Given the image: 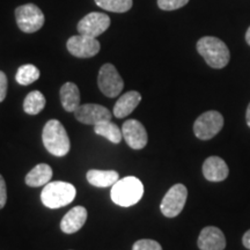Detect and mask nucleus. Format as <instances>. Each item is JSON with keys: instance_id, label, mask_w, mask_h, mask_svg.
<instances>
[{"instance_id": "nucleus-1", "label": "nucleus", "mask_w": 250, "mask_h": 250, "mask_svg": "<svg viewBox=\"0 0 250 250\" xmlns=\"http://www.w3.org/2000/svg\"><path fill=\"white\" fill-rule=\"evenodd\" d=\"M197 51L205 59L208 66L213 68H224L230 58L227 45L213 36L202 37L197 42Z\"/></svg>"}, {"instance_id": "nucleus-2", "label": "nucleus", "mask_w": 250, "mask_h": 250, "mask_svg": "<svg viewBox=\"0 0 250 250\" xmlns=\"http://www.w3.org/2000/svg\"><path fill=\"white\" fill-rule=\"evenodd\" d=\"M111 199L122 208H129L137 204L144 195L142 181L134 176H127L118 180L111 188Z\"/></svg>"}, {"instance_id": "nucleus-3", "label": "nucleus", "mask_w": 250, "mask_h": 250, "mask_svg": "<svg viewBox=\"0 0 250 250\" xmlns=\"http://www.w3.org/2000/svg\"><path fill=\"white\" fill-rule=\"evenodd\" d=\"M42 139L46 151L55 156L66 155L71 148L70 138L64 125L57 120H51L45 124Z\"/></svg>"}, {"instance_id": "nucleus-4", "label": "nucleus", "mask_w": 250, "mask_h": 250, "mask_svg": "<svg viewBox=\"0 0 250 250\" xmlns=\"http://www.w3.org/2000/svg\"><path fill=\"white\" fill-rule=\"evenodd\" d=\"M77 195L74 186L67 182H49L43 188L41 201L49 208H59L71 204Z\"/></svg>"}, {"instance_id": "nucleus-5", "label": "nucleus", "mask_w": 250, "mask_h": 250, "mask_svg": "<svg viewBox=\"0 0 250 250\" xmlns=\"http://www.w3.org/2000/svg\"><path fill=\"white\" fill-rule=\"evenodd\" d=\"M15 19L18 27L23 33L31 34L40 30L44 24V14L41 11L39 6L35 4H26L19 6L15 9Z\"/></svg>"}, {"instance_id": "nucleus-6", "label": "nucleus", "mask_w": 250, "mask_h": 250, "mask_svg": "<svg viewBox=\"0 0 250 250\" xmlns=\"http://www.w3.org/2000/svg\"><path fill=\"white\" fill-rule=\"evenodd\" d=\"M224 126V117L215 110L206 111L197 118L193 124V132L201 140L212 139L220 132Z\"/></svg>"}, {"instance_id": "nucleus-7", "label": "nucleus", "mask_w": 250, "mask_h": 250, "mask_svg": "<svg viewBox=\"0 0 250 250\" xmlns=\"http://www.w3.org/2000/svg\"><path fill=\"white\" fill-rule=\"evenodd\" d=\"M99 88L108 98H116L124 87V81L112 64H104L99 72Z\"/></svg>"}, {"instance_id": "nucleus-8", "label": "nucleus", "mask_w": 250, "mask_h": 250, "mask_svg": "<svg viewBox=\"0 0 250 250\" xmlns=\"http://www.w3.org/2000/svg\"><path fill=\"white\" fill-rule=\"evenodd\" d=\"M188 190L183 184H175L168 190L162 199L160 208L162 214L167 218H175L182 212L186 205Z\"/></svg>"}, {"instance_id": "nucleus-9", "label": "nucleus", "mask_w": 250, "mask_h": 250, "mask_svg": "<svg viewBox=\"0 0 250 250\" xmlns=\"http://www.w3.org/2000/svg\"><path fill=\"white\" fill-rule=\"evenodd\" d=\"M66 48L72 56L78 58H90L99 54L101 45L95 37L76 35L68 39Z\"/></svg>"}, {"instance_id": "nucleus-10", "label": "nucleus", "mask_w": 250, "mask_h": 250, "mask_svg": "<svg viewBox=\"0 0 250 250\" xmlns=\"http://www.w3.org/2000/svg\"><path fill=\"white\" fill-rule=\"evenodd\" d=\"M110 27V18L104 13L92 12L83 17L78 23V31L81 35L98 37Z\"/></svg>"}, {"instance_id": "nucleus-11", "label": "nucleus", "mask_w": 250, "mask_h": 250, "mask_svg": "<svg viewBox=\"0 0 250 250\" xmlns=\"http://www.w3.org/2000/svg\"><path fill=\"white\" fill-rule=\"evenodd\" d=\"M74 116L80 123L96 125L101 122L110 121L112 115L107 108L95 103H87L79 105V108L74 111Z\"/></svg>"}, {"instance_id": "nucleus-12", "label": "nucleus", "mask_w": 250, "mask_h": 250, "mask_svg": "<svg viewBox=\"0 0 250 250\" xmlns=\"http://www.w3.org/2000/svg\"><path fill=\"white\" fill-rule=\"evenodd\" d=\"M122 133L125 142L131 148L142 149L147 145V132L139 121L127 120L122 126Z\"/></svg>"}, {"instance_id": "nucleus-13", "label": "nucleus", "mask_w": 250, "mask_h": 250, "mask_svg": "<svg viewBox=\"0 0 250 250\" xmlns=\"http://www.w3.org/2000/svg\"><path fill=\"white\" fill-rule=\"evenodd\" d=\"M197 245L201 250H224L226 248V239L221 229L208 226L202 229Z\"/></svg>"}, {"instance_id": "nucleus-14", "label": "nucleus", "mask_w": 250, "mask_h": 250, "mask_svg": "<svg viewBox=\"0 0 250 250\" xmlns=\"http://www.w3.org/2000/svg\"><path fill=\"white\" fill-rule=\"evenodd\" d=\"M203 174L208 181L211 182H221L226 180L229 169L228 166L223 159L219 156H210L208 158L203 165Z\"/></svg>"}, {"instance_id": "nucleus-15", "label": "nucleus", "mask_w": 250, "mask_h": 250, "mask_svg": "<svg viewBox=\"0 0 250 250\" xmlns=\"http://www.w3.org/2000/svg\"><path fill=\"white\" fill-rule=\"evenodd\" d=\"M87 210L83 206H76L62 219L61 229L65 234H73L83 227L87 220Z\"/></svg>"}, {"instance_id": "nucleus-16", "label": "nucleus", "mask_w": 250, "mask_h": 250, "mask_svg": "<svg viewBox=\"0 0 250 250\" xmlns=\"http://www.w3.org/2000/svg\"><path fill=\"white\" fill-rule=\"evenodd\" d=\"M140 101H142V95H140V93L136 92V90L125 93L124 95H122L117 100L112 114L117 118H124L129 116L131 112L138 107Z\"/></svg>"}, {"instance_id": "nucleus-17", "label": "nucleus", "mask_w": 250, "mask_h": 250, "mask_svg": "<svg viewBox=\"0 0 250 250\" xmlns=\"http://www.w3.org/2000/svg\"><path fill=\"white\" fill-rule=\"evenodd\" d=\"M52 175H54V171L49 165L40 164L27 174L26 184L31 188L46 186L52 179Z\"/></svg>"}, {"instance_id": "nucleus-18", "label": "nucleus", "mask_w": 250, "mask_h": 250, "mask_svg": "<svg viewBox=\"0 0 250 250\" xmlns=\"http://www.w3.org/2000/svg\"><path fill=\"white\" fill-rule=\"evenodd\" d=\"M61 101L64 109L74 112L80 105V92L76 83H66L61 88Z\"/></svg>"}, {"instance_id": "nucleus-19", "label": "nucleus", "mask_w": 250, "mask_h": 250, "mask_svg": "<svg viewBox=\"0 0 250 250\" xmlns=\"http://www.w3.org/2000/svg\"><path fill=\"white\" fill-rule=\"evenodd\" d=\"M120 180V174L115 170L92 169L87 173V181L94 187L108 188L112 187Z\"/></svg>"}, {"instance_id": "nucleus-20", "label": "nucleus", "mask_w": 250, "mask_h": 250, "mask_svg": "<svg viewBox=\"0 0 250 250\" xmlns=\"http://www.w3.org/2000/svg\"><path fill=\"white\" fill-rule=\"evenodd\" d=\"M94 132L99 134V136L104 137L105 139H108L112 144H120L122 142V138H123L122 130H120V127L110 121H104L94 125Z\"/></svg>"}, {"instance_id": "nucleus-21", "label": "nucleus", "mask_w": 250, "mask_h": 250, "mask_svg": "<svg viewBox=\"0 0 250 250\" xmlns=\"http://www.w3.org/2000/svg\"><path fill=\"white\" fill-rule=\"evenodd\" d=\"M45 107V98L39 90H33L26 96L23 102V110L28 115H37Z\"/></svg>"}, {"instance_id": "nucleus-22", "label": "nucleus", "mask_w": 250, "mask_h": 250, "mask_svg": "<svg viewBox=\"0 0 250 250\" xmlns=\"http://www.w3.org/2000/svg\"><path fill=\"white\" fill-rule=\"evenodd\" d=\"M39 78L40 70L35 66V65L31 64H26L19 67L17 76H15V79H17L18 83H20V85L22 86H28L30 85V83H35Z\"/></svg>"}, {"instance_id": "nucleus-23", "label": "nucleus", "mask_w": 250, "mask_h": 250, "mask_svg": "<svg viewBox=\"0 0 250 250\" xmlns=\"http://www.w3.org/2000/svg\"><path fill=\"white\" fill-rule=\"evenodd\" d=\"M100 8L114 13H125L132 7V0H95Z\"/></svg>"}, {"instance_id": "nucleus-24", "label": "nucleus", "mask_w": 250, "mask_h": 250, "mask_svg": "<svg viewBox=\"0 0 250 250\" xmlns=\"http://www.w3.org/2000/svg\"><path fill=\"white\" fill-rule=\"evenodd\" d=\"M189 0H158V6L164 11H175L186 6Z\"/></svg>"}, {"instance_id": "nucleus-25", "label": "nucleus", "mask_w": 250, "mask_h": 250, "mask_svg": "<svg viewBox=\"0 0 250 250\" xmlns=\"http://www.w3.org/2000/svg\"><path fill=\"white\" fill-rule=\"evenodd\" d=\"M132 250H162V247L154 240L143 239L134 243Z\"/></svg>"}, {"instance_id": "nucleus-26", "label": "nucleus", "mask_w": 250, "mask_h": 250, "mask_svg": "<svg viewBox=\"0 0 250 250\" xmlns=\"http://www.w3.org/2000/svg\"><path fill=\"white\" fill-rule=\"evenodd\" d=\"M7 95V77L0 71V102H2Z\"/></svg>"}, {"instance_id": "nucleus-27", "label": "nucleus", "mask_w": 250, "mask_h": 250, "mask_svg": "<svg viewBox=\"0 0 250 250\" xmlns=\"http://www.w3.org/2000/svg\"><path fill=\"white\" fill-rule=\"evenodd\" d=\"M6 202H7V189H6L4 177L0 175V210L6 205Z\"/></svg>"}, {"instance_id": "nucleus-28", "label": "nucleus", "mask_w": 250, "mask_h": 250, "mask_svg": "<svg viewBox=\"0 0 250 250\" xmlns=\"http://www.w3.org/2000/svg\"><path fill=\"white\" fill-rule=\"evenodd\" d=\"M242 243L247 249H250V229L248 230V232H246L245 235H243Z\"/></svg>"}, {"instance_id": "nucleus-29", "label": "nucleus", "mask_w": 250, "mask_h": 250, "mask_svg": "<svg viewBox=\"0 0 250 250\" xmlns=\"http://www.w3.org/2000/svg\"><path fill=\"white\" fill-rule=\"evenodd\" d=\"M246 118H247V124H248V126L250 127V103H249L248 108H247V114H246Z\"/></svg>"}, {"instance_id": "nucleus-30", "label": "nucleus", "mask_w": 250, "mask_h": 250, "mask_svg": "<svg viewBox=\"0 0 250 250\" xmlns=\"http://www.w3.org/2000/svg\"><path fill=\"white\" fill-rule=\"evenodd\" d=\"M246 41L247 43L250 45V27L248 28V30H247V34H246Z\"/></svg>"}]
</instances>
